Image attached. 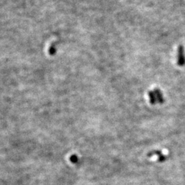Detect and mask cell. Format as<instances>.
Segmentation results:
<instances>
[{
    "label": "cell",
    "mask_w": 185,
    "mask_h": 185,
    "mask_svg": "<svg viewBox=\"0 0 185 185\" xmlns=\"http://www.w3.org/2000/svg\"><path fill=\"white\" fill-rule=\"evenodd\" d=\"M149 98L152 104H158L163 102V96L161 91L158 89H155L149 92Z\"/></svg>",
    "instance_id": "1"
},
{
    "label": "cell",
    "mask_w": 185,
    "mask_h": 185,
    "mask_svg": "<svg viewBox=\"0 0 185 185\" xmlns=\"http://www.w3.org/2000/svg\"><path fill=\"white\" fill-rule=\"evenodd\" d=\"M178 63L179 65H183L185 63V57L184 48L180 46L178 49Z\"/></svg>",
    "instance_id": "2"
}]
</instances>
